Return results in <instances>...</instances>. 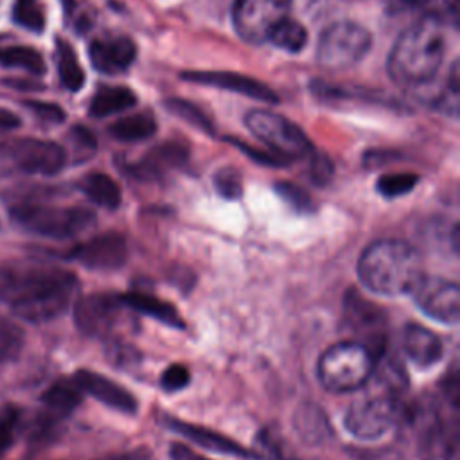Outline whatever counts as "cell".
I'll return each mask as SVG.
<instances>
[{"instance_id": "1", "label": "cell", "mask_w": 460, "mask_h": 460, "mask_svg": "<svg viewBox=\"0 0 460 460\" xmlns=\"http://www.w3.org/2000/svg\"><path fill=\"white\" fill-rule=\"evenodd\" d=\"M77 293L72 271L40 259H13L0 264V302L31 323L61 316Z\"/></svg>"}, {"instance_id": "2", "label": "cell", "mask_w": 460, "mask_h": 460, "mask_svg": "<svg viewBox=\"0 0 460 460\" xmlns=\"http://www.w3.org/2000/svg\"><path fill=\"white\" fill-rule=\"evenodd\" d=\"M449 23L437 16H420L394 43L386 68L404 86H419L435 77L444 63Z\"/></svg>"}, {"instance_id": "3", "label": "cell", "mask_w": 460, "mask_h": 460, "mask_svg": "<svg viewBox=\"0 0 460 460\" xmlns=\"http://www.w3.org/2000/svg\"><path fill=\"white\" fill-rule=\"evenodd\" d=\"M361 284L377 295L410 293L422 277L417 250L401 239H379L365 248L358 261Z\"/></svg>"}, {"instance_id": "4", "label": "cell", "mask_w": 460, "mask_h": 460, "mask_svg": "<svg viewBox=\"0 0 460 460\" xmlns=\"http://www.w3.org/2000/svg\"><path fill=\"white\" fill-rule=\"evenodd\" d=\"M456 406L426 401L406 410L404 417L413 422L417 453L422 460H451L458 447Z\"/></svg>"}, {"instance_id": "5", "label": "cell", "mask_w": 460, "mask_h": 460, "mask_svg": "<svg viewBox=\"0 0 460 460\" xmlns=\"http://www.w3.org/2000/svg\"><path fill=\"white\" fill-rule=\"evenodd\" d=\"M376 356L359 341H340L325 349L316 365L320 385L336 394L354 392L372 379Z\"/></svg>"}, {"instance_id": "6", "label": "cell", "mask_w": 460, "mask_h": 460, "mask_svg": "<svg viewBox=\"0 0 460 460\" xmlns=\"http://www.w3.org/2000/svg\"><path fill=\"white\" fill-rule=\"evenodd\" d=\"M11 217L23 230L49 239H72L95 225L93 212L86 208L47 207L32 201L13 203Z\"/></svg>"}, {"instance_id": "7", "label": "cell", "mask_w": 460, "mask_h": 460, "mask_svg": "<svg viewBox=\"0 0 460 460\" xmlns=\"http://www.w3.org/2000/svg\"><path fill=\"white\" fill-rule=\"evenodd\" d=\"M402 417L404 406L399 395L388 392L376 395L368 394L349 406L343 417V426L359 440H376L386 435Z\"/></svg>"}, {"instance_id": "8", "label": "cell", "mask_w": 460, "mask_h": 460, "mask_svg": "<svg viewBox=\"0 0 460 460\" xmlns=\"http://www.w3.org/2000/svg\"><path fill=\"white\" fill-rule=\"evenodd\" d=\"M66 153L61 146L40 138H9L0 142V169L50 176L63 169Z\"/></svg>"}, {"instance_id": "9", "label": "cell", "mask_w": 460, "mask_h": 460, "mask_svg": "<svg viewBox=\"0 0 460 460\" xmlns=\"http://www.w3.org/2000/svg\"><path fill=\"white\" fill-rule=\"evenodd\" d=\"M370 32L354 22H334L320 34L316 59L322 66L341 70L356 65L370 50Z\"/></svg>"}, {"instance_id": "10", "label": "cell", "mask_w": 460, "mask_h": 460, "mask_svg": "<svg viewBox=\"0 0 460 460\" xmlns=\"http://www.w3.org/2000/svg\"><path fill=\"white\" fill-rule=\"evenodd\" d=\"M244 120L248 129L279 158H298L311 149V142L304 131L279 113L252 110Z\"/></svg>"}, {"instance_id": "11", "label": "cell", "mask_w": 460, "mask_h": 460, "mask_svg": "<svg viewBox=\"0 0 460 460\" xmlns=\"http://www.w3.org/2000/svg\"><path fill=\"white\" fill-rule=\"evenodd\" d=\"M126 311H131L122 295L92 293L75 300L74 322L77 329L90 338H113V332L124 322Z\"/></svg>"}, {"instance_id": "12", "label": "cell", "mask_w": 460, "mask_h": 460, "mask_svg": "<svg viewBox=\"0 0 460 460\" xmlns=\"http://www.w3.org/2000/svg\"><path fill=\"white\" fill-rule=\"evenodd\" d=\"M289 7L291 0H235L232 23L243 40L264 43L275 25L288 16Z\"/></svg>"}, {"instance_id": "13", "label": "cell", "mask_w": 460, "mask_h": 460, "mask_svg": "<svg viewBox=\"0 0 460 460\" xmlns=\"http://www.w3.org/2000/svg\"><path fill=\"white\" fill-rule=\"evenodd\" d=\"M417 307L429 318L455 325L460 318V288L442 277L422 275L410 291Z\"/></svg>"}, {"instance_id": "14", "label": "cell", "mask_w": 460, "mask_h": 460, "mask_svg": "<svg viewBox=\"0 0 460 460\" xmlns=\"http://www.w3.org/2000/svg\"><path fill=\"white\" fill-rule=\"evenodd\" d=\"M343 314L347 327L359 338L356 341L363 343L377 358L386 349V316L381 307L365 300L358 293H349L345 296Z\"/></svg>"}, {"instance_id": "15", "label": "cell", "mask_w": 460, "mask_h": 460, "mask_svg": "<svg viewBox=\"0 0 460 460\" xmlns=\"http://www.w3.org/2000/svg\"><path fill=\"white\" fill-rule=\"evenodd\" d=\"M66 259L88 270L113 271L128 261V243L117 232H104L72 246L66 252Z\"/></svg>"}, {"instance_id": "16", "label": "cell", "mask_w": 460, "mask_h": 460, "mask_svg": "<svg viewBox=\"0 0 460 460\" xmlns=\"http://www.w3.org/2000/svg\"><path fill=\"white\" fill-rule=\"evenodd\" d=\"M72 379L75 381V385L81 388L83 394H88L90 397L97 399L99 402L117 410V411H122V413L137 411L138 404H137V399L133 397V394L102 374H97V372H92L86 368H79Z\"/></svg>"}, {"instance_id": "17", "label": "cell", "mask_w": 460, "mask_h": 460, "mask_svg": "<svg viewBox=\"0 0 460 460\" xmlns=\"http://www.w3.org/2000/svg\"><path fill=\"white\" fill-rule=\"evenodd\" d=\"M90 61L102 74H120L128 70L135 58L137 47L128 36H102L90 45Z\"/></svg>"}, {"instance_id": "18", "label": "cell", "mask_w": 460, "mask_h": 460, "mask_svg": "<svg viewBox=\"0 0 460 460\" xmlns=\"http://www.w3.org/2000/svg\"><path fill=\"white\" fill-rule=\"evenodd\" d=\"M165 426L174 429L176 433L187 437L189 440L196 442L198 446H201L205 449H210V451H216V453L234 455V456L248 458V460H266V456H262L261 453L248 451L246 447H243L235 440H232V438H228V437H225L217 431L199 428V426H194V424H189V422H181V420L172 419V417H165Z\"/></svg>"}, {"instance_id": "19", "label": "cell", "mask_w": 460, "mask_h": 460, "mask_svg": "<svg viewBox=\"0 0 460 460\" xmlns=\"http://www.w3.org/2000/svg\"><path fill=\"white\" fill-rule=\"evenodd\" d=\"M401 347L406 358L419 368H428L440 361L444 354L442 340L419 323H408L401 334Z\"/></svg>"}, {"instance_id": "20", "label": "cell", "mask_w": 460, "mask_h": 460, "mask_svg": "<svg viewBox=\"0 0 460 460\" xmlns=\"http://www.w3.org/2000/svg\"><path fill=\"white\" fill-rule=\"evenodd\" d=\"M183 77L194 83H203L208 86H217L230 92L244 93L248 97H253L264 102L277 101V95L264 83L248 75H239L235 72H187L183 74Z\"/></svg>"}, {"instance_id": "21", "label": "cell", "mask_w": 460, "mask_h": 460, "mask_svg": "<svg viewBox=\"0 0 460 460\" xmlns=\"http://www.w3.org/2000/svg\"><path fill=\"white\" fill-rule=\"evenodd\" d=\"M293 428L298 438L307 446H320L332 433L327 415L320 406L313 402H304L302 406H298L293 417Z\"/></svg>"}, {"instance_id": "22", "label": "cell", "mask_w": 460, "mask_h": 460, "mask_svg": "<svg viewBox=\"0 0 460 460\" xmlns=\"http://www.w3.org/2000/svg\"><path fill=\"white\" fill-rule=\"evenodd\" d=\"M122 300L131 311L142 313V314L155 318L169 327L183 329V320L178 314V311L174 309V305H171L169 302H165L158 296H153L144 291H131V293L122 295Z\"/></svg>"}, {"instance_id": "23", "label": "cell", "mask_w": 460, "mask_h": 460, "mask_svg": "<svg viewBox=\"0 0 460 460\" xmlns=\"http://www.w3.org/2000/svg\"><path fill=\"white\" fill-rule=\"evenodd\" d=\"M81 394L83 392L74 379H59L41 394V402L49 415L63 419L81 404Z\"/></svg>"}, {"instance_id": "24", "label": "cell", "mask_w": 460, "mask_h": 460, "mask_svg": "<svg viewBox=\"0 0 460 460\" xmlns=\"http://www.w3.org/2000/svg\"><path fill=\"white\" fill-rule=\"evenodd\" d=\"M79 189L90 201H93L99 207L113 210L120 205V198H122L120 187L117 185V181L111 176H108L104 172L86 174L79 181Z\"/></svg>"}, {"instance_id": "25", "label": "cell", "mask_w": 460, "mask_h": 460, "mask_svg": "<svg viewBox=\"0 0 460 460\" xmlns=\"http://www.w3.org/2000/svg\"><path fill=\"white\" fill-rule=\"evenodd\" d=\"M133 104H135V93L129 88L104 86L93 95L90 102V113L93 117H108L113 113L126 111Z\"/></svg>"}, {"instance_id": "26", "label": "cell", "mask_w": 460, "mask_h": 460, "mask_svg": "<svg viewBox=\"0 0 460 460\" xmlns=\"http://www.w3.org/2000/svg\"><path fill=\"white\" fill-rule=\"evenodd\" d=\"M185 160V151L178 146H164L151 151L142 162H138L133 171L140 178H156L167 169L180 165Z\"/></svg>"}, {"instance_id": "27", "label": "cell", "mask_w": 460, "mask_h": 460, "mask_svg": "<svg viewBox=\"0 0 460 460\" xmlns=\"http://www.w3.org/2000/svg\"><path fill=\"white\" fill-rule=\"evenodd\" d=\"M56 65L61 83L68 90H79L84 83V72L77 61V56L68 41L58 38L56 41Z\"/></svg>"}, {"instance_id": "28", "label": "cell", "mask_w": 460, "mask_h": 460, "mask_svg": "<svg viewBox=\"0 0 460 460\" xmlns=\"http://www.w3.org/2000/svg\"><path fill=\"white\" fill-rule=\"evenodd\" d=\"M111 135L122 142H140L155 135L156 122L149 113H137L131 117H124L111 124Z\"/></svg>"}, {"instance_id": "29", "label": "cell", "mask_w": 460, "mask_h": 460, "mask_svg": "<svg viewBox=\"0 0 460 460\" xmlns=\"http://www.w3.org/2000/svg\"><path fill=\"white\" fill-rule=\"evenodd\" d=\"M395 11L419 9L420 16H437L449 25L456 27L458 20V0H392Z\"/></svg>"}, {"instance_id": "30", "label": "cell", "mask_w": 460, "mask_h": 460, "mask_svg": "<svg viewBox=\"0 0 460 460\" xmlns=\"http://www.w3.org/2000/svg\"><path fill=\"white\" fill-rule=\"evenodd\" d=\"M268 41H271L275 47H279L282 50L298 52L300 49H304V45L307 41V31L302 23L286 16L282 22H279L275 25Z\"/></svg>"}, {"instance_id": "31", "label": "cell", "mask_w": 460, "mask_h": 460, "mask_svg": "<svg viewBox=\"0 0 460 460\" xmlns=\"http://www.w3.org/2000/svg\"><path fill=\"white\" fill-rule=\"evenodd\" d=\"M0 65L11 68H23L31 74H43L45 61L41 54L31 47L13 45V47H0Z\"/></svg>"}, {"instance_id": "32", "label": "cell", "mask_w": 460, "mask_h": 460, "mask_svg": "<svg viewBox=\"0 0 460 460\" xmlns=\"http://www.w3.org/2000/svg\"><path fill=\"white\" fill-rule=\"evenodd\" d=\"M23 347V331L11 320L0 318V363L14 361Z\"/></svg>"}, {"instance_id": "33", "label": "cell", "mask_w": 460, "mask_h": 460, "mask_svg": "<svg viewBox=\"0 0 460 460\" xmlns=\"http://www.w3.org/2000/svg\"><path fill=\"white\" fill-rule=\"evenodd\" d=\"M419 181V176L413 172H392L383 174L377 180V190L385 198H397L408 194Z\"/></svg>"}, {"instance_id": "34", "label": "cell", "mask_w": 460, "mask_h": 460, "mask_svg": "<svg viewBox=\"0 0 460 460\" xmlns=\"http://www.w3.org/2000/svg\"><path fill=\"white\" fill-rule=\"evenodd\" d=\"M458 61H453L447 74V83L435 99V106L446 115L455 117L458 113Z\"/></svg>"}, {"instance_id": "35", "label": "cell", "mask_w": 460, "mask_h": 460, "mask_svg": "<svg viewBox=\"0 0 460 460\" xmlns=\"http://www.w3.org/2000/svg\"><path fill=\"white\" fill-rule=\"evenodd\" d=\"M13 18L16 23L29 31H41L45 25V16L38 0H16L13 7Z\"/></svg>"}, {"instance_id": "36", "label": "cell", "mask_w": 460, "mask_h": 460, "mask_svg": "<svg viewBox=\"0 0 460 460\" xmlns=\"http://www.w3.org/2000/svg\"><path fill=\"white\" fill-rule=\"evenodd\" d=\"M20 424V408L14 404L0 406V458L13 446Z\"/></svg>"}, {"instance_id": "37", "label": "cell", "mask_w": 460, "mask_h": 460, "mask_svg": "<svg viewBox=\"0 0 460 460\" xmlns=\"http://www.w3.org/2000/svg\"><path fill=\"white\" fill-rule=\"evenodd\" d=\"M214 185L217 189V192L223 196V198H228V199H235L241 196L243 192V181H241V174L235 171V169H221L216 172L214 176Z\"/></svg>"}, {"instance_id": "38", "label": "cell", "mask_w": 460, "mask_h": 460, "mask_svg": "<svg viewBox=\"0 0 460 460\" xmlns=\"http://www.w3.org/2000/svg\"><path fill=\"white\" fill-rule=\"evenodd\" d=\"M275 190L289 207H293L298 212H307L313 207L311 205V198L295 183L280 181V183L275 185Z\"/></svg>"}, {"instance_id": "39", "label": "cell", "mask_w": 460, "mask_h": 460, "mask_svg": "<svg viewBox=\"0 0 460 460\" xmlns=\"http://www.w3.org/2000/svg\"><path fill=\"white\" fill-rule=\"evenodd\" d=\"M189 370L183 365H169L160 377V385L165 392H180L189 385Z\"/></svg>"}, {"instance_id": "40", "label": "cell", "mask_w": 460, "mask_h": 460, "mask_svg": "<svg viewBox=\"0 0 460 460\" xmlns=\"http://www.w3.org/2000/svg\"><path fill=\"white\" fill-rule=\"evenodd\" d=\"M27 106L41 119L50 120V122H61L65 119V113L54 106V104H47V102H36V101H29Z\"/></svg>"}, {"instance_id": "41", "label": "cell", "mask_w": 460, "mask_h": 460, "mask_svg": "<svg viewBox=\"0 0 460 460\" xmlns=\"http://www.w3.org/2000/svg\"><path fill=\"white\" fill-rule=\"evenodd\" d=\"M169 456H171V460H208V458H205V456L194 453L192 449H189L187 446H183V444H180V442L171 444V447H169Z\"/></svg>"}, {"instance_id": "42", "label": "cell", "mask_w": 460, "mask_h": 460, "mask_svg": "<svg viewBox=\"0 0 460 460\" xmlns=\"http://www.w3.org/2000/svg\"><path fill=\"white\" fill-rule=\"evenodd\" d=\"M331 176V164L325 158H318L313 164V178L314 181H323Z\"/></svg>"}, {"instance_id": "43", "label": "cell", "mask_w": 460, "mask_h": 460, "mask_svg": "<svg viewBox=\"0 0 460 460\" xmlns=\"http://www.w3.org/2000/svg\"><path fill=\"white\" fill-rule=\"evenodd\" d=\"M18 126H20V119L13 111L0 108V131H9Z\"/></svg>"}, {"instance_id": "44", "label": "cell", "mask_w": 460, "mask_h": 460, "mask_svg": "<svg viewBox=\"0 0 460 460\" xmlns=\"http://www.w3.org/2000/svg\"><path fill=\"white\" fill-rule=\"evenodd\" d=\"M104 460H144V456H142V455H137V453H129V455L111 456V458H104Z\"/></svg>"}]
</instances>
